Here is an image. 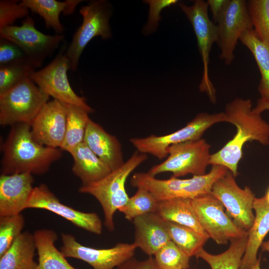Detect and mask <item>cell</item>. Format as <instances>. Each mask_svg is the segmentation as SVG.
<instances>
[{
  "label": "cell",
  "instance_id": "cell-21",
  "mask_svg": "<svg viewBox=\"0 0 269 269\" xmlns=\"http://www.w3.org/2000/svg\"><path fill=\"white\" fill-rule=\"evenodd\" d=\"M239 40L252 53L261 74L258 87L261 98L254 109L261 114L269 110V47L258 38L253 28L244 31Z\"/></svg>",
  "mask_w": 269,
  "mask_h": 269
},
{
  "label": "cell",
  "instance_id": "cell-36",
  "mask_svg": "<svg viewBox=\"0 0 269 269\" xmlns=\"http://www.w3.org/2000/svg\"><path fill=\"white\" fill-rule=\"evenodd\" d=\"M15 0H0V29L13 23L18 19L28 16L29 9Z\"/></svg>",
  "mask_w": 269,
  "mask_h": 269
},
{
  "label": "cell",
  "instance_id": "cell-15",
  "mask_svg": "<svg viewBox=\"0 0 269 269\" xmlns=\"http://www.w3.org/2000/svg\"><path fill=\"white\" fill-rule=\"evenodd\" d=\"M60 251L65 257L83 261L93 269H114L134 257L135 245L119 243L107 249H96L79 243L72 235L61 234Z\"/></svg>",
  "mask_w": 269,
  "mask_h": 269
},
{
  "label": "cell",
  "instance_id": "cell-22",
  "mask_svg": "<svg viewBox=\"0 0 269 269\" xmlns=\"http://www.w3.org/2000/svg\"><path fill=\"white\" fill-rule=\"evenodd\" d=\"M253 209L255 212V219L248 232L246 250L240 269H250L256 263L259 249L269 232V204L264 197H255Z\"/></svg>",
  "mask_w": 269,
  "mask_h": 269
},
{
  "label": "cell",
  "instance_id": "cell-26",
  "mask_svg": "<svg viewBox=\"0 0 269 269\" xmlns=\"http://www.w3.org/2000/svg\"><path fill=\"white\" fill-rule=\"evenodd\" d=\"M82 0H66L64 1L56 0H22L20 3L29 10L42 17L47 28H51L57 34H62L64 26L59 20V15L72 14L77 6Z\"/></svg>",
  "mask_w": 269,
  "mask_h": 269
},
{
  "label": "cell",
  "instance_id": "cell-19",
  "mask_svg": "<svg viewBox=\"0 0 269 269\" xmlns=\"http://www.w3.org/2000/svg\"><path fill=\"white\" fill-rule=\"evenodd\" d=\"M132 221L134 229L133 243L149 257L154 256L171 241L166 221L156 213L145 214Z\"/></svg>",
  "mask_w": 269,
  "mask_h": 269
},
{
  "label": "cell",
  "instance_id": "cell-2",
  "mask_svg": "<svg viewBox=\"0 0 269 269\" xmlns=\"http://www.w3.org/2000/svg\"><path fill=\"white\" fill-rule=\"evenodd\" d=\"M1 147V174H44L62 155L60 148L37 142L32 135L31 126L24 123L11 127Z\"/></svg>",
  "mask_w": 269,
  "mask_h": 269
},
{
  "label": "cell",
  "instance_id": "cell-25",
  "mask_svg": "<svg viewBox=\"0 0 269 269\" xmlns=\"http://www.w3.org/2000/svg\"><path fill=\"white\" fill-rule=\"evenodd\" d=\"M156 213L167 221L188 227L209 238L198 220L191 199L176 198L159 201Z\"/></svg>",
  "mask_w": 269,
  "mask_h": 269
},
{
  "label": "cell",
  "instance_id": "cell-29",
  "mask_svg": "<svg viewBox=\"0 0 269 269\" xmlns=\"http://www.w3.org/2000/svg\"><path fill=\"white\" fill-rule=\"evenodd\" d=\"M248 236L231 240L229 248L221 254H211L203 248L196 257L207 262L211 269H240Z\"/></svg>",
  "mask_w": 269,
  "mask_h": 269
},
{
  "label": "cell",
  "instance_id": "cell-40",
  "mask_svg": "<svg viewBox=\"0 0 269 269\" xmlns=\"http://www.w3.org/2000/svg\"><path fill=\"white\" fill-rule=\"evenodd\" d=\"M226 0H208L207 3L212 16L213 22L216 23Z\"/></svg>",
  "mask_w": 269,
  "mask_h": 269
},
{
  "label": "cell",
  "instance_id": "cell-3",
  "mask_svg": "<svg viewBox=\"0 0 269 269\" xmlns=\"http://www.w3.org/2000/svg\"><path fill=\"white\" fill-rule=\"evenodd\" d=\"M147 158V154L136 151L121 166L103 178L82 185L79 188L80 193L90 194L99 202L104 213V225L109 231L115 230L116 212L125 206L129 199L125 187L127 179Z\"/></svg>",
  "mask_w": 269,
  "mask_h": 269
},
{
  "label": "cell",
  "instance_id": "cell-31",
  "mask_svg": "<svg viewBox=\"0 0 269 269\" xmlns=\"http://www.w3.org/2000/svg\"><path fill=\"white\" fill-rule=\"evenodd\" d=\"M158 201L147 190L137 188L135 194L119 211L126 219L132 221L134 218L147 213H156Z\"/></svg>",
  "mask_w": 269,
  "mask_h": 269
},
{
  "label": "cell",
  "instance_id": "cell-32",
  "mask_svg": "<svg viewBox=\"0 0 269 269\" xmlns=\"http://www.w3.org/2000/svg\"><path fill=\"white\" fill-rule=\"evenodd\" d=\"M159 269H188L190 257L170 241L153 256Z\"/></svg>",
  "mask_w": 269,
  "mask_h": 269
},
{
  "label": "cell",
  "instance_id": "cell-42",
  "mask_svg": "<svg viewBox=\"0 0 269 269\" xmlns=\"http://www.w3.org/2000/svg\"><path fill=\"white\" fill-rule=\"evenodd\" d=\"M260 258L258 259L256 263L250 269H261L260 267Z\"/></svg>",
  "mask_w": 269,
  "mask_h": 269
},
{
  "label": "cell",
  "instance_id": "cell-43",
  "mask_svg": "<svg viewBox=\"0 0 269 269\" xmlns=\"http://www.w3.org/2000/svg\"><path fill=\"white\" fill-rule=\"evenodd\" d=\"M264 197H265L266 201L269 204V187L267 189L266 194Z\"/></svg>",
  "mask_w": 269,
  "mask_h": 269
},
{
  "label": "cell",
  "instance_id": "cell-5",
  "mask_svg": "<svg viewBox=\"0 0 269 269\" xmlns=\"http://www.w3.org/2000/svg\"><path fill=\"white\" fill-rule=\"evenodd\" d=\"M49 96L29 77L0 94V124L12 126L20 123L31 125Z\"/></svg>",
  "mask_w": 269,
  "mask_h": 269
},
{
  "label": "cell",
  "instance_id": "cell-34",
  "mask_svg": "<svg viewBox=\"0 0 269 269\" xmlns=\"http://www.w3.org/2000/svg\"><path fill=\"white\" fill-rule=\"evenodd\" d=\"M24 219L20 214L0 217V257L22 233Z\"/></svg>",
  "mask_w": 269,
  "mask_h": 269
},
{
  "label": "cell",
  "instance_id": "cell-11",
  "mask_svg": "<svg viewBox=\"0 0 269 269\" xmlns=\"http://www.w3.org/2000/svg\"><path fill=\"white\" fill-rule=\"evenodd\" d=\"M179 6L193 27L201 56L203 74L199 86V90L206 92L211 102L215 103L216 90L210 79L209 63L212 45L214 43H217L218 40L217 25L209 18L207 1L197 0L190 6L180 3Z\"/></svg>",
  "mask_w": 269,
  "mask_h": 269
},
{
  "label": "cell",
  "instance_id": "cell-13",
  "mask_svg": "<svg viewBox=\"0 0 269 269\" xmlns=\"http://www.w3.org/2000/svg\"><path fill=\"white\" fill-rule=\"evenodd\" d=\"M191 202L202 227L216 244L225 245L248 235L235 224L222 203L211 193L191 199Z\"/></svg>",
  "mask_w": 269,
  "mask_h": 269
},
{
  "label": "cell",
  "instance_id": "cell-16",
  "mask_svg": "<svg viewBox=\"0 0 269 269\" xmlns=\"http://www.w3.org/2000/svg\"><path fill=\"white\" fill-rule=\"evenodd\" d=\"M29 208L50 211L77 227L96 235L102 232V223L96 213L82 212L64 204L45 184L34 187L26 206V209Z\"/></svg>",
  "mask_w": 269,
  "mask_h": 269
},
{
  "label": "cell",
  "instance_id": "cell-10",
  "mask_svg": "<svg viewBox=\"0 0 269 269\" xmlns=\"http://www.w3.org/2000/svg\"><path fill=\"white\" fill-rule=\"evenodd\" d=\"M0 37L7 39L18 46L25 54L30 65L41 66L64 40L63 34H45L38 29L32 17H26L20 25H11L0 29Z\"/></svg>",
  "mask_w": 269,
  "mask_h": 269
},
{
  "label": "cell",
  "instance_id": "cell-33",
  "mask_svg": "<svg viewBox=\"0 0 269 269\" xmlns=\"http://www.w3.org/2000/svg\"><path fill=\"white\" fill-rule=\"evenodd\" d=\"M247 3L255 32L269 47V0H250Z\"/></svg>",
  "mask_w": 269,
  "mask_h": 269
},
{
  "label": "cell",
  "instance_id": "cell-41",
  "mask_svg": "<svg viewBox=\"0 0 269 269\" xmlns=\"http://www.w3.org/2000/svg\"><path fill=\"white\" fill-rule=\"evenodd\" d=\"M261 248L262 251L269 252V240L267 241L263 242Z\"/></svg>",
  "mask_w": 269,
  "mask_h": 269
},
{
  "label": "cell",
  "instance_id": "cell-4",
  "mask_svg": "<svg viewBox=\"0 0 269 269\" xmlns=\"http://www.w3.org/2000/svg\"><path fill=\"white\" fill-rule=\"evenodd\" d=\"M228 171L224 166L213 165L208 173L202 175L188 179L172 176L166 179H157L147 172H137L132 176L131 183L134 187L146 189L158 201L176 198L193 199L211 194L215 182Z\"/></svg>",
  "mask_w": 269,
  "mask_h": 269
},
{
  "label": "cell",
  "instance_id": "cell-7",
  "mask_svg": "<svg viewBox=\"0 0 269 269\" xmlns=\"http://www.w3.org/2000/svg\"><path fill=\"white\" fill-rule=\"evenodd\" d=\"M211 145L203 138L172 145L168 148V156L162 162L153 166L147 172L156 175L171 172L175 177L188 174L202 175L210 165Z\"/></svg>",
  "mask_w": 269,
  "mask_h": 269
},
{
  "label": "cell",
  "instance_id": "cell-39",
  "mask_svg": "<svg viewBox=\"0 0 269 269\" xmlns=\"http://www.w3.org/2000/svg\"><path fill=\"white\" fill-rule=\"evenodd\" d=\"M117 269H159L154 257H149L143 260H138L134 257L127 261Z\"/></svg>",
  "mask_w": 269,
  "mask_h": 269
},
{
  "label": "cell",
  "instance_id": "cell-14",
  "mask_svg": "<svg viewBox=\"0 0 269 269\" xmlns=\"http://www.w3.org/2000/svg\"><path fill=\"white\" fill-rule=\"evenodd\" d=\"M211 194L226 208V213L235 224L249 232L255 219L253 203L255 195L248 186L240 187L230 171L214 184Z\"/></svg>",
  "mask_w": 269,
  "mask_h": 269
},
{
  "label": "cell",
  "instance_id": "cell-35",
  "mask_svg": "<svg viewBox=\"0 0 269 269\" xmlns=\"http://www.w3.org/2000/svg\"><path fill=\"white\" fill-rule=\"evenodd\" d=\"M33 69H34L27 63L0 66V94L29 77L30 72Z\"/></svg>",
  "mask_w": 269,
  "mask_h": 269
},
{
  "label": "cell",
  "instance_id": "cell-1",
  "mask_svg": "<svg viewBox=\"0 0 269 269\" xmlns=\"http://www.w3.org/2000/svg\"><path fill=\"white\" fill-rule=\"evenodd\" d=\"M224 112L226 122L235 126L236 133L222 148L211 154L210 165L224 166L236 177L246 142L256 141L264 145L269 144V124L254 109L249 99H234L226 105Z\"/></svg>",
  "mask_w": 269,
  "mask_h": 269
},
{
  "label": "cell",
  "instance_id": "cell-23",
  "mask_svg": "<svg viewBox=\"0 0 269 269\" xmlns=\"http://www.w3.org/2000/svg\"><path fill=\"white\" fill-rule=\"evenodd\" d=\"M70 153L73 159L72 170L81 181L82 185L99 181L112 171L84 142L78 145Z\"/></svg>",
  "mask_w": 269,
  "mask_h": 269
},
{
  "label": "cell",
  "instance_id": "cell-28",
  "mask_svg": "<svg viewBox=\"0 0 269 269\" xmlns=\"http://www.w3.org/2000/svg\"><path fill=\"white\" fill-rule=\"evenodd\" d=\"M67 123L64 139L60 149L70 153L84 142L87 127L91 120L89 113L77 106L66 104Z\"/></svg>",
  "mask_w": 269,
  "mask_h": 269
},
{
  "label": "cell",
  "instance_id": "cell-6",
  "mask_svg": "<svg viewBox=\"0 0 269 269\" xmlns=\"http://www.w3.org/2000/svg\"><path fill=\"white\" fill-rule=\"evenodd\" d=\"M221 122H226L224 112L213 114L201 113L174 132L162 135L151 134L144 137H132L130 142L137 151L162 160L168 156V148L170 146L200 139L208 129Z\"/></svg>",
  "mask_w": 269,
  "mask_h": 269
},
{
  "label": "cell",
  "instance_id": "cell-17",
  "mask_svg": "<svg viewBox=\"0 0 269 269\" xmlns=\"http://www.w3.org/2000/svg\"><path fill=\"white\" fill-rule=\"evenodd\" d=\"M67 113L66 104L55 99L47 102L31 125L33 138L42 145L60 148L66 132Z\"/></svg>",
  "mask_w": 269,
  "mask_h": 269
},
{
  "label": "cell",
  "instance_id": "cell-12",
  "mask_svg": "<svg viewBox=\"0 0 269 269\" xmlns=\"http://www.w3.org/2000/svg\"><path fill=\"white\" fill-rule=\"evenodd\" d=\"M216 24L220 58L229 65L234 60V52L241 35L246 30L253 28L247 2L226 0Z\"/></svg>",
  "mask_w": 269,
  "mask_h": 269
},
{
  "label": "cell",
  "instance_id": "cell-20",
  "mask_svg": "<svg viewBox=\"0 0 269 269\" xmlns=\"http://www.w3.org/2000/svg\"><path fill=\"white\" fill-rule=\"evenodd\" d=\"M84 142L112 171L125 162L119 139L91 119L87 127Z\"/></svg>",
  "mask_w": 269,
  "mask_h": 269
},
{
  "label": "cell",
  "instance_id": "cell-27",
  "mask_svg": "<svg viewBox=\"0 0 269 269\" xmlns=\"http://www.w3.org/2000/svg\"><path fill=\"white\" fill-rule=\"evenodd\" d=\"M33 236L38 255L39 269H77L55 246L57 235L53 230L39 229Z\"/></svg>",
  "mask_w": 269,
  "mask_h": 269
},
{
  "label": "cell",
  "instance_id": "cell-8",
  "mask_svg": "<svg viewBox=\"0 0 269 269\" xmlns=\"http://www.w3.org/2000/svg\"><path fill=\"white\" fill-rule=\"evenodd\" d=\"M79 12L83 17L82 24L75 32L65 51L73 71L77 70L81 55L93 38L100 36L106 39L112 36L109 21L111 10L105 0L91 1L81 6Z\"/></svg>",
  "mask_w": 269,
  "mask_h": 269
},
{
  "label": "cell",
  "instance_id": "cell-30",
  "mask_svg": "<svg viewBox=\"0 0 269 269\" xmlns=\"http://www.w3.org/2000/svg\"><path fill=\"white\" fill-rule=\"evenodd\" d=\"M166 225L171 241L190 257L196 256L209 239L185 226L167 221Z\"/></svg>",
  "mask_w": 269,
  "mask_h": 269
},
{
  "label": "cell",
  "instance_id": "cell-9",
  "mask_svg": "<svg viewBox=\"0 0 269 269\" xmlns=\"http://www.w3.org/2000/svg\"><path fill=\"white\" fill-rule=\"evenodd\" d=\"M66 50L61 49L54 59L42 69L32 70L29 78L49 96L62 103L79 107L89 114L94 111L84 97L79 96L71 88L67 77L71 70Z\"/></svg>",
  "mask_w": 269,
  "mask_h": 269
},
{
  "label": "cell",
  "instance_id": "cell-18",
  "mask_svg": "<svg viewBox=\"0 0 269 269\" xmlns=\"http://www.w3.org/2000/svg\"><path fill=\"white\" fill-rule=\"evenodd\" d=\"M33 182V174L28 172L0 175V217L20 214L26 209Z\"/></svg>",
  "mask_w": 269,
  "mask_h": 269
},
{
  "label": "cell",
  "instance_id": "cell-38",
  "mask_svg": "<svg viewBox=\"0 0 269 269\" xmlns=\"http://www.w3.org/2000/svg\"><path fill=\"white\" fill-rule=\"evenodd\" d=\"M149 5V16L144 30L150 32L157 27L161 19L160 13L162 9L175 4L176 0H148L145 1Z\"/></svg>",
  "mask_w": 269,
  "mask_h": 269
},
{
  "label": "cell",
  "instance_id": "cell-37",
  "mask_svg": "<svg viewBox=\"0 0 269 269\" xmlns=\"http://www.w3.org/2000/svg\"><path fill=\"white\" fill-rule=\"evenodd\" d=\"M17 63H27L30 65L18 46L7 39L0 37V66Z\"/></svg>",
  "mask_w": 269,
  "mask_h": 269
},
{
  "label": "cell",
  "instance_id": "cell-24",
  "mask_svg": "<svg viewBox=\"0 0 269 269\" xmlns=\"http://www.w3.org/2000/svg\"><path fill=\"white\" fill-rule=\"evenodd\" d=\"M36 247L33 234L22 232L0 257V269H39L34 260Z\"/></svg>",
  "mask_w": 269,
  "mask_h": 269
}]
</instances>
